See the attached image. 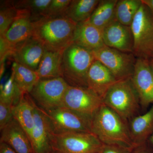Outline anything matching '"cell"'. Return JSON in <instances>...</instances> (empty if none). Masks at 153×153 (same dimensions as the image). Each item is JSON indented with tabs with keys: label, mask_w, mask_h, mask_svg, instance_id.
<instances>
[{
	"label": "cell",
	"mask_w": 153,
	"mask_h": 153,
	"mask_svg": "<svg viewBox=\"0 0 153 153\" xmlns=\"http://www.w3.org/2000/svg\"><path fill=\"white\" fill-rule=\"evenodd\" d=\"M33 22V37L46 50L63 52L73 43L77 24L66 16H44Z\"/></svg>",
	"instance_id": "1"
},
{
	"label": "cell",
	"mask_w": 153,
	"mask_h": 153,
	"mask_svg": "<svg viewBox=\"0 0 153 153\" xmlns=\"http://www.w3.org/2000/svg\"><path fill=\"white\" fill-rule=\"evenodd\" d=\"M91 132L103 144L119 146L132 150L135 148L128 122L104 104L92 119Z\"/></svg>",
	"instance_id": "2"
},
{
	"label": "cell",
	"mask_w": 153,
	"mask_h": 153,
	"mask_svg": "<svg viewBox=\"0 0 153 153\" xmlns=\"http://www.w3.org/2000/svg\"><path fill=\"white\" fill-rule=\"evenodd\" d=\"M95 60L92 51L72 43L62 54L63 78L71 86L87 87L88 73Z\"/></svg>",
	"instance_id": "3"
},
{
	"label": "cell",
	"mask_w": 153,
	"mask_h": 153,
	"mask_svg": "<svg viewBox=\"0 0 153 153\" xmlns=\"http://www.w3.org/2000/svg\"><path fill=\"white\" fill-rule=\"evenodd\" d=\"M102 100L104 105L127 122L138 115L140 106L131 78L116 82L107 91Z\"/></svg>",
	"instance_id": "4"
},
{
	"label": "cell",
	"mask_w": 153,
	"mask_h": 153,
	"mask_svg": "<svg viewBox=\"0 0 153 153\" xmlns=\"http://www.w3.org/2000/svg\"><path fill=\"white\" fill-rule=\"evenodd\" d=\"M134 40L133 54L137 58L149 60L153 57V15L143 4L131 26Z\"/></svg>",
	"instance_id": "5"
},
{
	"label": "cell",
	"mask_w": 153,
	"mask_h": 153,
	"mask_svg": "<svg viewBox=\"0 0 153 153\" xmlns=\"http://www.w3.org/2000/svg\"><path fill=\"white\" fill-rule=\"evenodd\" d=\"M44 111L53 134L72 132L92 133V119L90 118L64 107Z\"/></svg>",
	"instance_id": "6"
},
{
	"label": "cell",
	"mask_w": 153,
	"mask_h": 153,
	"mask_svg": "<svg viewBox=\"0 0 153 153\" xmlns=\"http://www.w3.org/2000/svg\"><path fill=\"white\" fill-rule=\"evenodd\" d=\"M92 52L95 60L104 65L117 81L131 78L137 60L133 53L122 52L105 45Z\"/></svg>",
	"instance_id": "7"
},
{
	"label": "cell",
	"mask_w": 153,
	"mask_h": 153,
	"mask_svg": "<svg viewBox=\"0 0 153 153\" xmlns=\"http://www.w3.org/2000/svg\"><path fill=\"white\" fill-rule=\"evenodd\" d=\"M102 145L91 132H72L52 137L53 149L60 153H97Z\"/></svg>",
	"instance_id": "8"
},
{
	"label": "cell",
	"mask_w": 153,
	"mask_h": 153,
	"mask_svg": "<svg viewBox=\"0 0 153 153\" xmlns=\"http://www.w3.org/2000/svg\"><path fill=\"white\" fill-rule=\"evenodd\" d=\"M69 85L62 77L40 79L29 94L39 108L49 110L62 106Z\"/></svg>",
	"instance_id": "9"
},
{
	"label": "cell",
	"mask_w": 153,
	"mask_h": 153,
	"mask_svg": "<svg viewBox=\"0 0 153 153\" xmlns=\"http://www.w3.org/2000/svg\"><path fill=\"white\" fill-rule=\"evenodd\" d=\"M103 104L102 99L88 88L69 85L61 106L92 119Z\"/></svg>",
	"instance_id": "10"
},
{
	"label": "cell",
	"mask_w": 153,
	"mask_h": 153,
	"mask_svg": "<svg viewBox=\"0 0 153 153\" xmlns=\"http://www.w3.org/2000/svg\"><path fill=\"white\" fill-rule=\"evenodd\" d=\"M143 108L153 103V70L149 60L137 58L133 74L131 78Z\"/></svg>",
	"instance_id": "11"
},
{
	"label": "cell",
	"mask_w": 153,
	"mask_h": 153,
	"mask_svg": "<svg viewBox=\"0 0 153 153\" xmlns=\"http://www.w3.org/2000/svg\"><path fill=\"white\" fill-rule=\"evenodd\" d=\"M34 126L30 140L35 153H49L53 150V134L45 111L35 103Z\"/></svg>",
	"instance_id": "12"
},
{
	"label": "cell",
	"mask_w": 153,
	"mask_h": 153,
	"mask_svg": "<svg viewBox=\"0 0 153 153\" xmlns=\"http://www.w3.org/2000/svg\"><path fill=\"white\" fill-rule=\"evenodd\" d=\"M105 46L122 52H134V40L131 26L122 25L115 19L102 31Z\"/></svg>",
	"instance_id": "13"
},
{
	"label": "cell",
	"mask_w": 153,
	"mask_h": 153,
	"mask_svg": "<svg viewBox=\"0 0 153 153\" xmlns=\"http://www.w3.org/2000/svg\"><path fill=\"white\" fill-rule=\"evenodd\" d=\"M45 51L43 45L33 37L16 46L12 56L15 62L36 71Z\"/></svg>",
	"instance_id": "14"
},
{
	"label": "cell",
	"mask_w": 153,
	"mask_h": 153,
	"mask_svg": "<svg viewBox=\"0 0 153 153\" xmlns=\"http://www.w3.org/2000/svg\"><path fill=\"white\" fill-rule=\"evenodd\" d=\"M1 133L0 141L7 144L17 153H35L27 134L14 118Z\"/></svg>",
	"instance_id": "15"
},
{
	"label": "cell",
	"mask_w": 153,
	"mask_h": 153,
	"mask_svg": "<svg viewBox=\"0 0 153 153\" xmlns=\"http://www.w3.org/2000/svg\"><path fill=\"white\" fill-rule=\"evenodd\" d=\"M117 80L100 61L95 60L88 73L87 86L102 99L110 87Z\"/></svg>",
	"instance_id": "16"
},
{
	"label": "cell",
	"mask_w": 153,
	"mask_h": 153,
	"mask_svg": "<svg viewBox=\"0 0 153 153\" xmlns=\"http://www.w3.org/2000/svg\"><path fill=\"white\" fill-rule=\"evenodd\" d=\"M20 10L21 13L16 21L1 36L15 47L33 37L34 33L33 22L30 13L26 10Z\"/></svg>",
	"instance_id": "17"
},
{
	"label": "cell",
	"mask_w": 153,
	"mask_h": 153,
	"mask_svg": "<svg viewBox=\"0 0 153 153\" xmlns=\"http://www.w3.org/2000/svg\"><path fill=\"white\" fill-rule=\"evenodd\" d=\"M73 43L94 51L104 46L101 30L88 21L78 23L74 31Z\"/></svg>",
	"instance_id": "18"
},
{
	"label": "cell",
	"mask_w": 153,
	"mask_h": 153,
	"mask_svg": "<svg viewBox=\"0 0 153 153\" xmlns=\"http://www.w3.org/2000/svg\"><path fill=\"white\" fill-rule=\"evenodd\" d=\"M129 130L135 148L146 143L153 131V105L146 112L128 121Z\"/></svg>",
	"instance_id": "19"
},
{
	"label": "cell",
	"mask_w": 153,
	"mask_h": 153,
	"mask_svg": "<svg viewBox=\"0 0 153 153\" xmlns=\"http://www.w3.org/2000/svg\"><path fill=\"white\" fill-rule=\"evenodd\" d=\"M35 104V102L30 94L24 93L19 103L13 107L14 119L24 129L30 139L34 126Z\"/></svg>",
	"instance_id": "20"
},
{
	"label": "cell",
	"mask_w": 153,
	"mask_h": 153,
	"mask_svg": "<svg viewBox=\"0 0 153 153\" xmlns=\"http://www.w3.org/2000/svg\"><path fill=\"white\" fill-rule=\"evenodd\" d=\"M63 52L45 49L37 71L40 79L62 77Z\"/></svg>",
	"instance_id": "21"
},
{
	"label": "cell",
	"mask_w": 153,
	"mask_h": 153,
	"mask_svg": "<svg viewBox=\"0 0 153 153\" xmlns=\"http://www.w3.org/2000/svg\"><path fill=\"white\" fill-rule=\"evenodd\" d=\"M118 0H101L94 10L88 22L103 30L115 20V11Z\"/></svg>",
	"instance_id": "22"
},
{
	"label": "cell",
	"mask_w": 153,
	"mask_h": 153,
	"mask_svg": "<svg viewBox=\"0 0 153 153\" xmlns=\"http://www.w3.org/2000/svg\"><path fill=\"white\" fill-rule=\"evenodd\" d=\"M99 0H72L65 16L76 24L87 21L90 18Z\"/></svg>",
	"instance_id": "23"
},
{
	"label": "cell",
	"mask_w": 153,
	"mask_h": 153,
	"mask_svg": "<svg viewBox=\"0 0 153 153\" xmlns=\"http://www.w3.org/2000/svg\"><path fill=\"white\" fill-rule=\"evenodd\" d=\"M12 72L15 81L24 93L30 94L40 79L37 71L13 62Z\"/></svg>",
	"instance_id": "24"
},
{
	"label": "cell",
	"mask_w": 153,
	"mask_h": 153,
	"mask_svg": "<svg viewBox=\"0 0 153 153\" xmlns=\"http://www.w3.org/2000/svg\"><path fill=\"white\" fill-rule=\"evenodd\" d=\"M142 4L141 0H118L115 11V19L122 25L131 26Z\"/></svg>",
	"instance_id": "25"
},
{
	"label": "cell",
	"mask_w": 153,
	"mask_h": 153,
	"mask_svg": "<svg viewBox=\"0 0 153 153\" xmlns=\"http://www.w3.org/2000/svg\"><path fill=\"white\" fill-rule=\"evenodd\" d=\"M52 0H22L12 1L13 5L19 10L29 12L32 22L46 16Z\"/></svg>",
	"instance_id": "26"
},
{
	"label": "cell",
	"mask_w": 153,
	"mask_h": 153,
	"mask_svg": "<svg viewBox=\"0 0 153 153\" xmlns=\"http://www.w3.org/2000/svg\"><path fill=\"white\" fill-rule=\"evenodd\" d=\"M0 102L14 106L19 103L24 93L17 85L13 72L8 80L0 88Z\"/></svg>",
	"instance_id": "27"
},
{
	"label": "cell",
	"mask_w": 153,
	"mask_h": 153,
	"mask_svg": "<svg viewBox=\"0 0 153 153\" xmlns=\"http://www.w3.org/2000/svg\"><path fill=\"white\" fill-rule=\"evenodd\" d=\"M4 3L0 10V36L7 31L21 13V10L15 8L10 1Z\"/></svg>",
	"instance_id": "28"
},
{
	"label": "cell",
	"mask_w": 153,
	"mask_h": 153,
	"mask_svg": "<svg viewBox=\"0 0 153 153\" xmlns=\"http://www.w3.org/2000/svg\"><path fill=\"white\" fill-rule=\"evenodd\" d=\"M71 0H52L46 16H65Z\"/></svg>",
	"instance_id": "29"
},
{
	"label": "cell",
	"mask_w": 153,
	"mask_h": 153,
	"mask_svg": "<svg viewBox=\"0 0 153 153\" xmlns=\"http://www.w3.org/2000/svg\"><path fill=\"white\" fill-rule=\"evenodd\" d=\"M13 106L0 102V130H2L13 120Z\"/></svg>",
	"instance_id": "30"
},
{
	"label": "cell",
	"mask_w": 153,
	"mask_h": 153,
	"mask_svg": "<svg viewBox=\"0 0 153 153\" xmlns=\"http://www.w3.org/2000/svg\"><path fill=\"white\" fill-rule=\"evenodd\" d=\"M15 48L3 36H0V62H5L7 57L12 56Z\"/></svg>",
	"instance_id": "31"
},
{
	"label": "cell",
	"mask_w": 153,
	"mask_h": 153,
	"mask_svg": "<svg viewBox=\"0 0 153 153\" xmlns=\"http://www.w3.org/2000/svg\"><path fill=\"white\" fill-rule=\"evenodd\" d=\"M133 150L115 145L103 144L97 153H132Z\"/></svg>",
	"instance_id": "32"
},
{
	"label": "cell",
	"mask_w": 153,
	"mask_h": 153,
	"mask_svg": "<svg viewBox=\"0 0 153 153\" xmlns=\"http://www.w3.org/2000/svg\"><path fill=\"white\" fill-rule=\"evenodd\" d=\"M132 153H153V152L146 143L144 144L136 147L133 150Z\"/></svg>",
	"instance_id": "33"
},
{
	"label": "cell",
	"mask_w": 153,
	"mask_h": 153,
	"mask_svg": "<svg viewBox=\"0 0 153 153\" xmlns=\"http://www.w3.org/2000/svg\"><path fill=\"white\" fill-rule=\"evenodd\" d=\"M0 153H17L9 145L0 141Z\"/></svg>",
	"instance_id": "34"
},
{
	"label": "cell",
	"mask_w": 153,
	"mask_h": 153,
	"mask_svg": "<svg viewBox=\"0 0 153 153\" xmlns=\"http://www.w3.org/2000/svg\"><path fill=\"white\" fill-rule=\"evenodd\" d=\"M143 4L149 8L153 15V0H141Z\"/></svg>",
	"instance_id": "35"
},
{
	"label": "cell",
	"mask_w": 153,
	"mask_h": 153,
	"mask_svg": "<svg viewBox=\"0 0 153 153\" xmlns=\"http://www.w3.org/2000/svg\"><path fill=\"white\" fill-rule=\"evenodd\" d=\"M147 143H149L151 145V146L153 147V131L151 134V135L150 136V137H149L147 141Z\"/></svg>",
	"instance_id": "36"
},
{
	"label": "cell",
	"mask_w": 153,
	"mask_h": 153,
	"mask_svg": "<svg viewBox=\"0 0 153 153\" xmlns=\"http://www.w3.org/2000/svg\"><path fill=\"white\" fill-rule=\"evenodd\" d=\"M149 60L150 65L151 67H152V69L153 70V57L149 59Z\"/></svg>",
	"instance_id": "37"
},
{
	"label": "cell",
	"mask_w": 153,
	"mask_h": 153,
	"mask_svg": "<svg viewBox=\"0 0 153 153\" xmlns=\"http://www.w3.org/2000/svg\"><path fill=\"white\" fill-rule=\"evenodd\" d=\"M60 153V152H57V151L54 150H53V151H52V152H50V153Z\"/></svg>",
	"instance_id": "38"
}]
</instances>
